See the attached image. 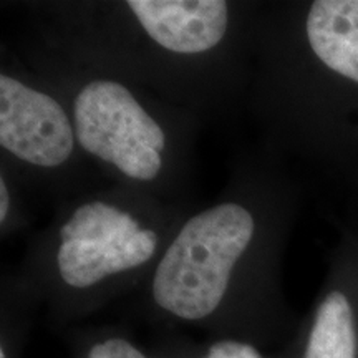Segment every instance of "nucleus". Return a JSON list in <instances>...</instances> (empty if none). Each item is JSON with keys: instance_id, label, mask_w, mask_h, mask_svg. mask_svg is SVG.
<instances>
[{"instance_id": "nucleus-6", "label": "nucleus", "mask_w": 358, "mask_h": 358, "mask_svg": "<svg viewBox=\"0 0 358 358\" xmlns=\"http://www.w3.org/2000/svg\"><path fill=\"white\" fill-rule=\"evenodd\" d=\"M303 34L315 60L358 83V0H317L308 7Z\"/></svg>"}, {"instance_id": "nucleus-4", "label": "nucleus", "mask_w": 358, "mask_h": 358, "mask_svg": "<svg viewBox=\"0 0 358 358\" xmlns=\"http://www.w3.org/2000/svg\"><path fill=\"white\" fill-rule=\"evenodd\" d=\"M37 77L69 108L80 150L113 181L173 203L189 169L198 118L148 90L34 52Z\"/></svg>"}, {"instance_id": "nucleus-7", "label": "nucleus", "mask_w": 358, "mask_h": 358, "mask_svg": "<svg viewBox=\"0 0 358 358\" xmlns=\"http://www.w3.org/2000/svg\"><path fill=\"white\" fill-rule=\"evenodd\" d=\"M299 358H358V317L352 297L330 289L317 303Z\"/></svg>"}, {"instance_id": "nucleus-5", "label": "nucleus", "mask_w": 358, "mask_h": 358, "mask_svg": "<svg viewBox=\"0 0 358 358\" xmlns=\"http://www.w3.org/2000/svg\"><path fill=\"white\" fill-rule=\"evenodd\" d=\"M0 150L3 171L52 192H82L90 161L62 98L37 75L2 69Z\"/></svg>"}, {"instance_id": "nucleus-8", "label": "nucleus", "mask_w": 358, "mask_h": 358, "mask_svg": "<svg viewBox=\"0 0 358 358\" xmlns=\"http://www.w3.org/2000/svg\"><path fill=\"white\" fill-rule=\"evenodd\" d=\"M148 350L151 358H275L248 340L208 337L194 342L176 334L161 335Z\"/></svg>"}, {"instance_id": "nucleus-9", "label": "nucleus", "mask_w": 358, "mask_h": 358, "mask_svg": "<svg viewBox=\"0 0 358 358\" xmlns=\"http://www.w3.org/2000/svg\"><path fill=\"white\" fill-rule=\"evenodd\" d=\"M66 340L71 358H151L150 350L123 327L71 329Z\"/></svg>"}, {"instance_id": "nucleus-3", "label": "nucleus", "mask_w": 358, "mask_h": 358, "mask_svg": "<svg viewBox=\"0 0 358 358\" xmlns=\"http://www.w3.org/2000/svg\"><path fill=\"white\" fill-rule=\"evenodd\" d=\"M133 187L85 189L62 204L8 282L52 324L87 319L143 287L185 213Z\"/></svg>"}, {"instance_id": "nucleus-11", "label": "nucleus", "mask_w": 358, "mask_h": 358, "mask_svg": "<svg viewBox=\"0 0 358 358\" xmlns=\"http://www.w3.org/2000/svg\"><path fill=\"white\" fill-rule=\"evenodd\" d=\"M13 213V191L10 176L6 171H0V227L6 236L10 229Z\"/></svg>"}, {"instance_id": "nucleus-10", "label": "nucleus", "mask_w": 358, "mask_h": 358, "mask_svg": "<svg viewBox=\"0 0 358 358\" xmlns=\"http://www.w3.org/2000/svg\"><path fill=\"white\" fill-rule=\"evenodd\" d=\"M37 310L19 289L10 282L2 289V335H0V358H20L22 345L27 338L32 315Z\"/></svg>"}, {"instance_id": "nucleus-2", "label": "nucleus", "mask_w": 358, "mask_h": 358, "mask_svg": "<svg viewBox=\"0 0 358 358\" xmlns=\"http://www.w3.org/2000/svg\"><path fill=\"white\" fill-rule=\"evenodd\" d=\"M271 237L261 158H252L216 201L178 224L141 287L143 315L262 348L275 342L284 315Z\"/></svg>"}, {"instance_id": "nucleus-1", "label": "nucleus", "mask_w": 358, "mask_h": 358, "mask_svg": "<svg viewBox=\"0 0 358 358\" xmlns=\"http://www.w3.org/2000/svg\"><path fill=\"white\" fill-rule=\"evenodd\" d=\"M257 10L227 0L43 3L34 52L127 80L199 120L244 101Z\"/></svg>"}]
</instances>
